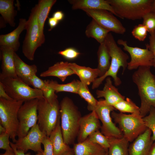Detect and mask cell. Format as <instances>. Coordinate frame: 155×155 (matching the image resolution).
Returning <instances> with one entry per match:
<instances>
[{
    "instance_id": "cell-15",
    "label": "cell",
    "mask_w": 155,
    "mask_h": 155,
    "mask_svg": "<svg viewBox=\"0 0 155 155\" xmlns=\"http://www.w3.org/2000/svg\"><path fill=\"white\" fill-rule=\"evenodd\" d=\"M101 127L99 120L94 111L82 117L79 121L78 142L86 140L92 133L99 130Z\"/></svg>"
},
{
    "instance_id": "cell-35",
    "label": "cell",
    "mask_w": 155,
    "mask_h": 155,
    "mask_svg": "<svg viewBox=\"0 0 155 155\" xmlns=\"http://www.w3.org/2000/svg\"><path fill=\"white\" fill-rule=\"evenodd\" d=\"M91 142L98 144L108 150L110 146V140L99 130L90 134L87 138Z\"/></svg>"
},
{
    "instance_id": "cell-42",
    "label": "cell",
    "mask_w": 155,
    "mask_h": 155,
    "mask_svg": "<svg viewBox=\"0 0 155 155\" xmlns=\"http://www.w3.org/2000/svg\"><path fill=\"white\" fill-rule=\"evenodd\" d=\"M149 43L146 45L152 53L153 56V65L155 68V32L150 33Z\"/></svg>"
},
{
    "instance_id": "cell-52",
    "label": "cell",
    "mask_w": 155,
    "mask_h": 155,
    "mask_svg": "<svg viewBox=\"0 0 155 155\" xmlns=\"http://www.w3.org/2000/svg\"><path fill=\"white\" fill-rule=\"evenodd\" d=\"M105 155H107V154Z\"/></svg>"
},
{
    "instance_id": "cell-40",
    "label": "cell",
    "mask_w": 155,
    "mask_h": 155,
    "mask_svg": "<svg viewBox=\"0 0 155 155\" xmlns=\"http://www.w3.org/2000/svg\"><path fill=\"white\" fill-rule=\"evenodd\" d=\"M10 135L6 132L0 134V148L6 150H12L13 149L10 145L9 139Z\"/></svg>"
},
{
    "instance_id": "cell-11",
    "label": "cell",
    "mask_w": 155,
    "mask_h": 155,
    "mask_svg": "<svg viewBox=\"0 0 155 155\" xmlns=\"http://www.w3.org/2000/svg\"><path fill=\"white\" fill-rule=\"evenodd\" d=\"M39 99L25 101L18 113L19 125L17 133L18 138L26 136L38 121L37 106Z\"/></svg>"
},
{
    "instance_id": "cell-24",
    "label": "cell",
    "mask_w": 155,
    "mask_h": 155,
    "mask_svg": "<svg viewBox=\"0 0 155 155\" xmlns=\"http://www.w3.org/2000/svg\"><path fill=\"white\" fill-rule=\"evenodd\" d=\"M69 63L67 62H58L41 72L40 76L42 77L54 76L64 82L68 76L75 74L74 71L69 67Z\"/></svg>"
},
{
    "instance_id": "cell-19",
    "label": "cell",
    "mask_w": 155,
    "mask_h": 155,
    "mask_svg": "<svg viewBox=\"0 0 155 155\" xmlns=\"http://www.w3.org/2000/svg\"><path fill=\"white\" fill-rule=\"evenodd\" d=\"M105 80L103 90H97L96 91L97 98H104L105 102L113 106L118 102L125 100V96L121 94L118 89L113 84L110 77H107Z\"/></svg>"
},
{
    "instance_id": "cell-37",
    "label": "cell",
    "mask_w": 155,
    "mask_h": 155,
    "mask_svg": "<svg viewBox=\"0 0 155 155\" xmlns=\"http://www.w3.org/2000/svg\"><path fill=\"white\" fill-rule=\"evenodd\" d=\"M148 32L146 27L143 24H139L135 26L131 34L133 36L139 41H143L146 38Z\"/></svg>"
},
{
    "instance_id": "cell-2",
    "label": "cell",
    "mask_w": 155,
    "mask_h": 155,
    "mask_svg": "<svg viewBox=\"0 0 155 155\" xmlns=\"http://www.w3.org/2000/svg\"><path fill=\"white\" fill-rule=\"evenodd\" d=\"M61 126L65 143L73 144L77 137L79 121L82 117L77 107L68 97L63 98L60 103Z\"/></svg>"
},
{
    "instance_id": "cell-3",
    "label": "cell",
    "mask_w": 155,
    "mask_h": 155,
    "mask_svg": "<svg viewBox=\"0 0 155 155\" xmlns=\"http://www.w3.org/2000/svg\"><path fill=\"white\" fill-rule=\"evenodd\" d=\"M111 57V65L106 73L102 76L98 77L92 83V89H94L98 88L103 81L107 77H111L113 79L115 85L119 86L121 84V81L117 76V73L120 68L123 69V74L127 68L129 59L128 55L117 45L114 38L111 33L107 35L104 41Z\"/></svg>"
},
{
    "instance_id": "cell-21",
    "label": "cell",
    "mask_w": 155,
    "mask_h": 155,
    "mask_svg": "<svg viewBox=\"0 0 155 155\" xmlns=\"http://www.w3.org/2000/svg\"><path fill=\"white\" fill-rule=\"evenodd\" d=\"M73 10L81 9H104L116 16L112 6L107 0H69Z\"/></svg>"
},
{
    "instance_id": "cell-29",
    "label": "cell",
    "mask_w": 155,
    "mask_h": 155,
    "mask_svg": "<svg viewBox=\"0 0 155 155\" xmlns=\"http://www.w3.org/2000/svg\"><path fill=\"white\" fill-rule=\"evenodd\" d=\"M13 0H0V13L5 23L11 27L16 25L15 18L17 12L14 9Z\"/></svg>"
},
{
    "instance_id": "cell-4",
    "label": "cell",
    "mask_w": 155,
    "mask_h": 155,
    "mask_svg": "<svg viewBox=\"0 0 155 155\" xmlns=\"http://www.w3.org/2000/svg\"><path fill=\"white\" fill-rule=\"evenodd\" d=\"M116 16L122 19L140 20L151 11L154 0H107Z\"/></svg>"
},
{
    "instance_id": "cell-23",
    "label": "cell",
    "mask_w": 155,
    "mask_h": 155,
    "mask_svg": "<svg viewBox=\"0 0 155 155\" xmlns=\"http://www.w3.org/2000/svg\"><path fill=\"white\" fill-rule=\"evenodd\" d=\"M49 138L53 146L54 155H63L71 149L64 142L61 126L60 117Z\"/></svg>"
},
{
    "instance_id": "cell-12",
    "label": "cell",
    "mask_w": 155,
    "mask_h": 155,
    "mask_svg": "<svg viewBox=\"0 0 155 155\" xmlns=\"http://www.w3.org/2000/svg\"><path fill=\"white\" fill-rule=\"evenodd\" d=\"M117 44L123 46V49L128 52L131 57L127 68L130 70L137 69L142 66H153V56L151 52L146 46V49L132 47L128 45L126 40L119 39Z\"/></svg>"
},
{
    "instance_id": "cell-34",
    "label": "cell",
    "mask_w": 155,
    "mask_h": 155,
    "mask_svg": "<svg viewBox=\"0 0 155 155\" xmlns=\"http://www.w3.org/2000/svg\"><path fill=\"white\" fill-rule=\"evenodd\" d=\"M77 94L87 102V108L89 110L91 111L97 105L98 100L90 93L88 86L82 84L81 82Z\"/></svg>"
},
{
    "instance_id": "cell-1",
    "label": "cell",
    "mask_w": 155,
    "mask_h": 155,
    "mask_svg": "<svg viewBox=\"0 0 155 155\" xmlns=\"http://www.w3.org/2000/svg\"><path fill=\"white\" fill-rule=\"evenodd\" d=\"M150 68L140 67L132 75L141 99L140 111L142 118L149 113L152 107L155 108V75L151 72Z\"/></svg>"
},
{
    "instance_id": "cell-32",
    "label": "cell",
    "mask_w": 155,
    "mask_h": 155,
    "mask_svg": "<svg viewBox=\"0 0 155 155\" xmlns=\"http://www.w3.org/2000/svg\"><path fill=\"white\" fill-rule=\"evenodd\" d=\"M30 86L34 88L41 91L43 93L44 98L48 100H50L57 97L55 91L47 86L44 82L38 77L36 75H34L30 80Z\"/></svg>"
},
{
    "instance_id": "cell-33",
    "label": "cell",
    "mask_w": 155,
    "mask_h": 155,
    "mask_svg": "<svg viewBox=\"0 0 155 155\" xmlns=\"http://www.w3.org/2000/svg\"><path fill=\"white\" fill-rule=\"evenodd\" d=\"M113 106L120 113L140 114V107L137 106L131 99L128 98L118 102Z\"/></svg>"
},
{
    "instance_id": "cell-5",
    "label": "cell",
    "mask_w": 155,
    "mask_h": 155,
    "mask_svg": "<svg viewBox=\"0 0 155 155\" xmlns=\"http://www.w3.org/2000/svg\"><path fill=\"white\" fill-rule=\"evenodd\" d=\"M60 109L57 97L50 100L44 98L39 99L37 124L40 130L48 137L56 127L60 117Z\"/></svg>"
},
{
    "instance_id": "cell-36",
    "label": "cell",
    "mask_w": 155,
    "mask_h": 155,
    "mask_svg": "<svg viewBox=\"0 0 155 155\" xmlns=\"http://www.w3.org/2000/svg\"><path fill=\"white\" fill-rule=\"evenodd\" d=\"M143 119L147 128L152 131L151 138L154 142L155 141V108L152 107L149 115L143 117Z\"/></svg>"
},
{
    "instance_id": "cell-25",
    "label": "cell",
    "mask_w": 155,
    "mask_h": 155,
    "mask_svg": "<svg viewBox=\"0 0 155 155\" xmlns=\"http://www.w3.org/2000/svg\"><path fill=\"white\" fill-rule=\"evenodd\" d=\"M69 66L75 74L79 77L80 81L86 85L88 86L92 83L99 77L100 72L97 68L81 66L73 63H69Z\"/></svg>"
},
{
    "instance_id": "cell-50",
    "label": "cell",
    "mask_w": 155,
    "mask_h": 155,
    "mask_svg": "<svg viewBox=\"0 0 155 155\" xmlns=\"http://www.w3.org/2000/svg\"><path fill=\"white\" fill-rule=\"evenodd\" d=\"M63 155H74L73 150L71 149V150L66 152Z\"/></svg>"
},
{
    "instance_id": "cell-31",
    "label": "cell",
    "mask_w": 155,
    "mask_h": 155,
    "mask_svg": "<svg viewBox=\"0 0 155 155\" xmlns=\"http://www.w3.org/2000/svg\"><path fill=\"white\" fill-rule=\"evenodd\" d=\"M47 86L53 89L55 92H67L77 94L80 83V81L73 80L71 82L61 84L53 80H44Z\"/></svg>"
},
{
    "instance_id": "cell-17",
    "label": "cell",
    "mask_w": 155,
    "mask_h": 155,
    "mask_svg": "<svg viewBox=\"0 0 155 155\" xmlns=\"http://www.w3.org/2000/svg\"><path fill=\"white\" fill-rule=\"evenodd\" d=\"M152 133L147 128L136 138L129 146V155H149L154 142L151 138Z\"/></svg>"
},
{
    "instance_id": "cell-20",
    "label": "cell",
    "mask_w": 155,
    "mask_h": 155,
    "mask_svg": "<svg viewBox=\"0 0 155 155\" xmlns=\"http://www.w3.org/2000/svg\"><path fill=\"white\" fill-rule=\"evenodd\" d=\"M14 59L16 72L18 78L30 86L31 78L36 75L37 71L36 66L29 65L25 63L15 52Z\"/></svg>"
},
{
    "instance_id": "cell-48",
    "label": "cell",
    "mask_w": 155,
    "mask_h": 155,
    "mask_svg": "<svg viewBox=\"0 0 155 155\" xmlns=\"http://www.w3.org/2000/svg\"><path fill=\"white\" fill-rule=\"evenodd\" d=\"M0 155H16L13 149L12 150H6L5 152Z\"/></svg>"
},
{
    "instance_id": "cell-27",
    "label": "cell",
    "mask_w": 155,
    "mask_h": 155,
    "mask_svg": "<svg viewBox=\"0 0 155 155\" xmlns=\"http://www.w3.org/2000/svg\"><path fill=\"white\" fill-rule=\"evenodd\" d=\"M97 55L98 65L97 68L100 72L98 77H100L108 71L111 65V56L104 42L100 44Z\"/></svg>"
},
{
    "instance_id": "cell-9",
    "label": "cell",
    "mask_w": 155,
    "mask_h": 155,
    "mask_svg": "<svg viewBox=\"0 0 155 155\" xmlns=\"http://www.w3.org/2000/svg\"><path fill=\"white\" fill-rule=\"evenodd\" d=\"M6 92L14 100L25 101L44 98L42 92L32 88L18 78H7L0 80Z\"/></svg>"
},
{
    "instance_id": "cell-28",
    "label": "cell",
    "mask_w": 155,
    "mask_h": 155,
    "mask_svg": "<svg viewBox=\"0 0 155 155\" xmlns=\"http://www.w3.org/2000/svg\"><path fill=\"white\" fill-rule=\"evenodd\" d=\"M109 32V30L102 27L92 19L87 26L85 33L88 37L94 38L100 44L104 42Z\"/></svg>"
},
{
    "instance_id": "cell-44",
    "label": "cell",
    "mask_w": 155,
    "mask_h": 155,
    "mask_svg": "<svg viewBox=\"0 0 155 155\" xmlns=\"http://www.w3.org/2000/svg\"><path fill=\"white\" fill-rule=\"evenodd\" d=\"M0 98L6 100H13L10 97L6 92L2 83L0 82Z\"/></svg>"
},
{
    "instance_id": "cell-45",
    "label": "cell",
    "mask_w": 155,
    "mask_h": 155,
    "mask_svg": "<svg viewBox=\"0 0 155 155\" xmlns=\"http://www.w3.org/2000/svg\"><path fill=\"white\" fill-rule=\"evenodd\" d=\"M59 21L53 17L49 18L48 19V23L50 27L49 31H51L55 28L58 24Z\"/></svg>"
},
{
    "instance_id": "cell-16",
    "label": "cell",
    "mask_w": 155,
    "mask_h": 155,
    "mask_svg": "<svg viewBox=\"0 0 155 155\" xmlns=\"http://www.w3.org/2000/svg\"><path fill=\"white\" fill-rule=\"evenodd\" d=\"M0 51L1 61L0 80L7 78H18L16 72L14 62L15 52L11 48L4 46H0Z\"/></svg>"
},
{
    "instance_id": "cell-38",
    "label": "cell",
    "mask_w": 155,
    "mask_h": 155,
    "mask_svg": "<svg viewBox=\"0 0 155 155\" xmlns=\"http://www.w3.org/2000/svg\"><path fill=\"white\" fill-rule=\"evenodd\" d=\"M142 24L147 28L150 33L155 31V13L150 11L146 14L143 17Z\"/></svg>"
},
{
    "instance_id": "cell-43",
    "label": "cell",
    "mask_w": 155,
    "mask_h": 155,
    "mask_svg": "<svg viewBox=\"0 0 155 155\" xmlns=\"http://www.w3.org/2000/svg\"><path fill=\"white\" fill-rule=\"evenodd\" d=\"M10 145L16 155H30V153L25 154V152L22 150L17 149L14 146L13 143L10 142ZM35 155H43V153H38Z\"/></svg>"
},
{
    "instance_id": "cell-13",
    "label": "cell",
    "mask_w": 155,
    "mask_h": 155,
    "mask_svg": "<svg viewBox=\"0 0 155 155\" xmlns=\"http://www.w3.org/2000/svg\"><path fill=\"white\" fill-rule=\"evenodd\" d=\"M103 28L116 34H124L125 28L113 14L104 9H84L83 10Z\"/></svg>"
},
{
    "instance_id": "cell-8",
    "label": "cell",
    "mask_w": 155,
    "mask_h": 155,
    "mask_svg": "<svg viewBox=\"0 0 155 155\" xmlns=\"http://www.w3.org/2000/svg\"><path fill=\"white\" fill-rule=\"evenodd\" d=\"M24 102L22 101L9 100L0 98V121L1 124L15 143L19 125L18 113Z\"/></svg>"
},
{
    "instance_id": "cell-10",
    "label": "cell",
    "mask_w": 155,
    "mask_h": 155,
    "mask_svg": "<svg viewBox=\"0 0 155 155\" xmlns=\"http://www.w3.org/2000/svg\"><path fill=\"white\" fill-rule=\"evenodd\" d=\"M115 110L113 106L107 104L104 99H100L98 100L96 106L91 111L96 112L102 123L100 129L101 133L109 139L123 137L122 132L112 121L111 113Z\"/></svg>"
},
{
    "instance_id": "cell-53",
    "label": "cell",
    "mask_w": 155,
    "mask_h": 155,
    "mask_svg": "<svg viewBox=\"0 0 155 155\" xmlns=\"http://www.w3.org/2000/svg\"></svg>"
},
{
    "instance_id": "cell-26",
    "label": "cell",
    "mask_w": 155,
    "mask_h": 155,
    "mask_svg": "<svg viewBox=\"0 0 155 155\" xmlns=\"http://www.w3.org/2000/svg\"><path fill=\"white\" fill-rule=\"evenodd\" d=\"M56 2V0H39L37 4V20L40 36L44 43L45 41L43 30L44 23L52 7Z\"/></svg>"
},
{
    "instance_id": "cell-41",
    "label": "cell",
    "mask_w": 155,
    "mask_h": 155,
    "mask_svg": "<svg viewBox=\"0 0 155 155\" xmlns=\"http://www.w3.org/2000/svg\"><path fill=\"white\" fill-rule=\"evenodd\" d=\"M42 143L44 146L43 155H54L53 146L49 137L45 136Z\"/></svg>"
},
{
    "instance_id": "cell-46",
    "label": "cell",
    "mask_w": 155,
    "mask_h": 155,
    "mask_svg": "<svg viewBox=\"0 0 155 155\" xmlns=\"http://www.w3.org/2000/svg\"><path fill=\"white\" fill-rule=\"evenodd\" d=\"M53 17L59 21L62 20L64 17V14L61 11H57L55 12L53 15Z\"/></svg>"
},
{
    "instance_id": "cell-18",
    "label": "cell",
    "mask_w": 155,
    "mask_h": 155,
    "mask_svg": "<svg viewBox=\"0 0 155 155\" xmlns=\"http://www.w3.org/2000/svg\"><path fill=\"white\" fill-rule=\"evenodd\" d=\"M27 21L25 18H20L18 26L15 29L9 33L0 35V45L9 47L15 52L18 51L20 46V35L26 29Z\"/></svg>"
},
{
    "instance_id": "cell-51",
    "label": "cell",
    "mask_w": 155,
    "mask_h": 155,
    "mask_svg": "<svg viewBox=\"0 0 155 155\" xmlns=\"http://www.w3.org/2000/svg\"><path fill=\"white\" fill-rule=\"evenodd\" d=\"M151 11L155 13V0H154L151 8Z\"/></svg>"
},
{
    "instance_id": "cell-14",
    "label": "cell",
    "mask_w": 155,
    "mask_h": 155,
    "mask_svg": "<svg viewBox=\"0 0 155 155\" xmlns=\"http://www.w3.org/2000/svg\"><path fill=\"white\" fill-rule=\"evenodd\" d=\"M46 135L40 129L37 123L30 130L24 137L18 138L14 144L18 149L26 152L31 150L38 153H43L41 148L42 142Z\"/></svg>"
},
{
    "instance_id": "cell-7",
    "label": "cell",
    "mask_w": 155,
    "mask_h": 155,
    "mask_svg": "<svg viewBox=\"0 0 155 155\" xmlns=\"http://www.w3.org/2000/svg\"><path fill=\"white\" fill-rule=\"evenodd\" d=\"M111 115L114 122L119 125L123 137L129 142H132L148 128L140 114L127 115L114 111Z\"/></svg>"
},
{
    "instance_id": "cell-22",
    "label": "cell",
    "mask_w": 155,
    "mask_h": 155,
    "mask_svg": "<svg viewBox=\"0 0 155 155\" xmlns=\"http://www.w3.org/2000/svg\"><path fill=\"white\" fill-rule=\"evenodd\" d=\"M73 150L74 155H105L108 151L88 138L74 144Z\"/></svg>"
},
{
    "instance_id": "cell-30",
    "label": "cell",
    "mask_w": 155,
    "mask_h": 155,
    "mask_svg": "<svg viewBox=\"0 0 155 155\" xmlns=\"http://www.w3.org/2000/svg\"><path fill=\"white\" fill-rule=\"evenodd\" d=\"M110 146L107 155H129L128 141L123 137L109 139Z\"/></svg>"
},
{
    "instance_id": "cell-39",
    "label": "cell",
    "mask_w": 155,
    "mask_h": 155,
    "mask_svg": "<svg viewBox=\"0 0 155 155\" xmlns=\"http://www.w3.org/2000/svg\"><path fill=\"white\" fill-rule=\"evenodd\" d=\"M58 54L68 60H73L76 58L80 53L72 47L67 48L58 52Z\"/></svg>"
},
{
    "instance_id": "cell-6",
    "label": "cell",
    "mask_w": 155,
    "mask_h": 155,
    "mask_svg": "<svg viewBox=\"0 0 155 155\" xmlns=\"http://www.w3.org/2000/svg\"><path fill=\"white\" fill-rule=\"evenodd\" d=\"M37 4L31 10L26 26V31L23 42L22 52L28 60H34L35 52L44 42L40 36L37 18Z\"/></svg>"
},
{
    "instance_id": "cell-49",
    "label": "cell",
    "mask_w": 155,
    "mask_h": 155,
    "mask_svg": "<svg viewBox=\"0 0 155 155\" xmlns=\"http://www.w3.org/2000/svg\"><path fill=\"white\" fill-rule=\"evenodd\" d=\"M6 132L5 128L1 124H0V133H5Z\"/></svg>"
},
{
    "instance_id": "cell-47",
    "label": "cell",
    "mask_w": 155,
    "mask_h": 155,
    "mask_svg": "<svg viewBox=\"0 0 155 155\" xmlns=\"http://www.w3.org/2000/svg\"><path fill=\"white\" fill-rule=\"evenodd\" d=\"M149 155H155V142H153L151 146Z\"/></svg>"
}]
</instances>
